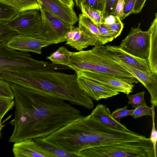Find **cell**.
<instances>
[{
	"label": "cell",
	"instance_id": "4316f807",
	"mask_svg": "<svg viewBox=\"0 0 157 157\" xmlns=\"http://www.w3.org/2000/svg\"><path fill=\"white\" fill-rule=\"evenodd\" d=\"M14 105V99L0 97V117H4Z\"/></svg>",
	"mask_w": 157,
	"mask_h": 157
},
{
	"label": "cell",
	"instance_id": "1f68e13d",
	"mask_svg": "<svg viewBox=\"0 0 157 157\" xmlns=\"http://www.w3.org/2000/svg\"><path fill=\"white\" fill-rule=\"evenodd\" d=\"M96 25L101 35L106 39L108 42L114 39L112 32L106 24L102 23Z\"/></svg>",
	"mask_w": 157,
	"mask_h": 157
},
{
	"label": "cell",
	"instance_id": "b9f144b4",
	"mask_svg": "<svg viewBox=\"0 0 157 157\" xmlns=\"http://www.w3.org/2000/svg\"></svg>",
	"mask_w": 157,
	"mask_h": 157
},
{
	"label": "cell",
	"instance_id": "f35d334b",
	"mask_svg": "<svg viewBox=\"0 0 157 157\" xmlns=\"http://www.w3.org/2000/svg\"><path fill=\"white\" fill-rule=\"evenodd\" d=\"M62 3L68 7L73 9L74 6L73 0H59Z\"/></svg>",
	"mask_w": 157,
	"mask_h": 157
},
{
	"label": "cell",
	"instance_id": "277c9868",
	"mask_svg": "<svg viewBox=\"0 0 157 157\" xmlns=\"http://www.w3.org/2000/svg\"><path fill=\"white\" fill-rule=\"evenodd\" d=\"M79 157H157L150 138L88 148Z\"/></svg>",
	"mask_w": 157,
	"mask_h": 157
},
{
	"label": "cell",
	"instance_id": "5bb4252c",
	"mask_svg": "<svg viewBox=\"0 0 157 157\" xmlns=\"http://www.w3.org/2000/svg\"><path fill=\"white\" fill-rule=\"evenodd\" d=\"M40 7L48 13L74 25L78 21V18L73 9L59 0H36Z\"/></svg>",
	"mask_w": 157,
	"mask_h": 157
},
{
	"label": "cell",
	"instance_id": "5b68a950",
	"mask_svg": "<svg viewBox=\"0 0 157 157\" xmlns=\"http://www.w3.org/2000/svg\"><path fill=\"white\" fill-rule=\"evenodd\" d=\"M64 66L53 64L33 58L28 52L8 48L6 42L0 43V70L32 72L64 70Z\"/></svg>",
	"mask_w": 157,
	"mask_h": 157
},
{
	"label": "cell",
	"instance_id": "8fae6325",
	"mask_svg": "<svg viewBox=\"0 0 157 157\" xmlns=\"http://www.w3.org/2000/svg\"><path fill=\"white\" fill-rule=\"evenodd\" d=\"M6 44L8 48L13 50L40 54L43 48L56 44L54 42L18 34L13 36Z\"/></svg>",
	"mask_w": 157,
	"mask_h": 157
},
{
	"label": "cell",
	"instance_id": "cb8c5ba5",
	"mask_svg": "<svg viewBox=\"0 0 157 157\" xmlns=\"http://www.w3.org/2000/svg\"><path fill=\"white\" fill-rule=\"evenodd\" d=\"M7 22L0 21V43L6 42L13 36L18 34L17 32L8 25Z\"/></svg>",
	"mask_w": 157,
	"mask_h": 157
},
{
	"label": "cell",
	"instance_id": "ab89813d",
	"mask_svg": "<svg viewBox=\"0 0 157 157\" xmlns=\"http://www.w3.org/2000/svg\"><path fill=\"white\" fill-rule=\"evenodd\" d=\"M3 117H0V139L1 138L2 136V131L4 127L3 125L2 122V120Z\"/></svg>",
	"mask_w": 157,
	"mask_h": 157
},
{
	"label": "cell",
	"instance_id": "e575fe53",
	"mask_svg": "<svg viewBox=\"0 0 157 157\" xmlns=\"http://www.w3.org/2000/svg\"><path fill=\"white\" fill-rule=\"evenodd\" d=\"M136 0H124L123 19L133 13L134 6Z\"/></svg>",
	"mask_w": 157,
	"mask_h": 157
},
{
	"label": "cell",
	"instance_id": "7402d4cb",
	"mask_svg": "<svg viewBox=\"0 0 157 157\" xmlns=\"http://www.w3.org/2000/svg\"><path fill=\"white\" fill-rule=\"evenodd\" d=\"M82 13L88 17L96 24L104 23V12L90 9L81 3L79 7Z\"/></svg>",
	"mask_w": 157,
	"mask_h": 157
},
{
	"label": "cell",
	"instance_id": "8d00e7d4",
	"mask_svg": "<svg viewBox=\"0 0 157 157\" xmlns=\"http://www.w3.org/2000/svg\"><path fill=\"white\" fill-rule=\"evenodd\" d=\"M124 0H118L115 8L112 14L118 17L121 21L123 19Z\"/></svg>",
	"mask_w": 157,
	"mask_h": 157
},
{
	"label": "cell",
	"instance_id": "2e32d148",
	"mask_svg": "<svg viewBox=\"0 0 157 157\" xmlns=\"http://www.w3.org/2000/svg\"><path fill=\"white\" fill-rule=\"evenodd\" d=\"M105 47L113 55L125 63L147 75L153 74L150 69L147 60L136 57L128 53L121 49L119 46L109 45Z\"/></svg>",
	"mask_w": 157,
	"mask_h": 157
},
{
	"label": "cell",
	"instance_id": "9c48e42d",
	"mask_svg": "<svg viewBox=\"0 0 157 157\" xmlns=\"http://www.w3.org/2000/svg\"><path fill=\"white\" fill-rule=\"evenodd\" d=\"M132 27L127 36L119 46L128 53L136 57L147 60L149 51L150 36L148 30L142 31L140 28Z\"/></svg>",
	"mask_w": 157,
	"mask_h": 157
},
{
	"label": "cell",
	"instance_id": "74e56055",
	"mask_svg": "<svg viewBox=\"0 0 157 157\" xmlns=\"http://www.w3.org/2000/svg\"><path fill=\"white\" fill-rule=\"evenodd\" d=\"M146 0H136L133 10V13L137 14L141 11L144 6Z\"/></svg>",
	"mask_w": 157,
	"mask_h": 157
},
{
	"label": "cell",
	"instance_id": "6da1fadb",
	"mask_svg": "<svg viewBox=\"0 0 157 157\" xmlns=\"http://www.w3.org/2000/svg\"><path fill=\"white\" fill-rule=\"evenodd\" d=\"M14 94V126L9 140L15 143L48 136L83 116L65 101L33 93L18 85L9 83Z\"/></svg>",
	"mask_w": 157,
	"mask_h": 157
},
{
	"label": "cell",
	"instance_id": "7c38bea8",
	"mask_svg": "<svg viewBox=\"0 0 157 157\" xmlns=\"http://www.w3.org/2000/svg\"><path fill=\"white\" fill-rule=\"evenodd\" d=\"M77 81L80 89L86 95L97 101L107 99L119 94V93L89 79L78 74Z\"/></svg>",
	"mask_w": 157,
	"mask_h": 157
},
{
	"label": "cell",
	"instance_id": "44dd1931",
	"mask_svg": "<svg viewBox=\"0 0 157 157\" xmlns=\"http://www.w3.org/2000/svg\"><path fill=\"white\" fill-rule=\"evenodd\" d=\"M16 8L19 12L31 9L40 10L36 0H0Z\"/></svg>",
	"mask_w": 157,
	"mask_h": 157
},
{
	"label": "cell",
	"instance_id": "ac0fdd59",
	"mask_svg": "<svg viewBox=\"0 0 157 157\" xmlns=\"http://www.w3.org/2000/svg\"><path fill=\"white\" fill-rule=\"evenodd\" d=\"M150 36L149 51L147 60L151 72L157 75V14L148 30Z\"/></svg>",
	"mask_w": 157,
	"mask_h": 157
},
{
	"label": "cell",
	"instance_id": "60d3db41",
	"mask_svg": "<svg viewBox=\"0 0 157 157\" xmlns=\"http://www.w3.org/2000/svg\"><path fill=\"white\" fill-rule=\"evenodd\" d=\"M76 6L79 7L81 3H82L84 0H74Z\"/></svg>",
	"mask_w": 157,
	"mask_h": 157
},
{
	"label": "cell",
	"instance_id": "4fadbf2b",
	"mask_svg": "<svg viewBox=\"0 0 157 157\" xmlns=\"http://www.w3.org/2000/svg\"><path fill=\"white\" fill-rule=\"evenodd\" d=\"M12 151L15 157H56L53 153L32 139L14 143Z\"/></svg>",
	"mask_w": 157,
	"mask_h": 157
},
{
	"label": "cell",
	"instance_id": "ffe728a7",
	"mask_svg": "<svg viewBox=\"0 0 157 157\" xmlns=\"http://www.w3.org/2000/svg\"><path fill=\"white\" fill-rule=\"evenodd\" d=\"M72 52L64 46L60 47L46 59L49 60L53 64L65 66L68 67L70 61Z\"/></svg>",
	"mask_w": 157,
	"mask_h": 157
},
{
	"label": "cell",
	"instance_id": "9a60e30c",
	"mask_svg": "<svg viewBox=\"0 0 157 157\" xmlns=\"http://www.w3.org/2000/svg\"><path fill=\"white\" fill-rule=\"evenodd\" d=\"M66 44L78 51L90 46L98 44L96 39L83 27L78 24L69 31L66 37Z\"/></svg>",
	"mask_w": 157,
	"mask_h": 157
},
{
	"label": "cell",
	"instance_id": "d6a6232c",
	"mask_svg": "<svg viewBox=\"0 0 157 157\" xmlns=\"http://www.w3.org/2000/svg\"><path fill=\"white\" fill-rule=\"evenodd\" d=\"M107 25L112 32L114 39L120 35L124 28L123 24L117 16L113 23Z\"/></svg>",
	"mask_w": 157,
	"mask_h": 157
},
{
	"label": "cell",
	"instance_id": "d590c367",
	"mask_svg": "<svg viewBox=\"0 0 157 157\" xmlns=\"http://www.w3.org/2000/svg\"><path fill=\"white\" fill-rule=\"evenodd\" d=\"M48 150L53 153L56 157H72L74 155L67 153L61 150L50 147L42 145Z\"/></svg>",
	"mask_w": 157,
	"mask_h": 157
},
{
	"label": "cell",
	"instance_id": "836d02e7",
	"mask_svg": "<svg viewBox=\"0 0 157 157\" xmlns=\"http://www.w3.org/2000/svg\"><path fill=\"white\" fill-rule=\"evenodd\" d=\"M118 0H106L104 15V17L112 14L114 11Z\"/></svg>",
	"mask_w": 157,
	"mask_h": 157
},
{
	"label": "cell",
	"instance_id": "30bf717a",
	"mask_svg": "<svg viewBox=\"0 0 157 157\" xmlns=\"http://www.w3.org/2000/svg\"><path fill=\"white\" fill-rule=\"evenodd\" d=\"M118 92L127 95L132 92L134 84H130L124 79L114 75L82 71L76 73Z\"/></svg>",
	"mask_w": 157,
	"mask_h": 157
},
{
	"label": "cell",
	"instance_id": "d6986e66",
	"mask_svg": "<svg viewBox=\"0 0 157 157\" xmlns=\"http://www.w3.org/2000/svg\"><path fill=\"white\" fill-rule=\"evenodd\" d=\"M78 21V24L86 29L96 39L98 44L104 45L108 43L100 32L97 25L87 15L82 13L80 14Z\"/></svg>",
	"mask_w": 157,
	"mask_h": 157
},
{
	"label": "cell",
	"instance_id": "8992f818",
	"mask_svg": "<svg viewBox=\"0 0 157 157\" xmlns=\"http://www.w3.org/2000/svg\"><path fill=\"white\" fill-rule=\"evenodd\" d=\"M96 53L111 59L133 75L146 88L150 94V102L154 107L157 105V75H148L121 61L107 50L103 45L97 44L91 49Z\"/></svg>",
	"mask_w": 157,
	"mask_h": 157
},
{
	"label": "cell",
	"instance_id": "7a4b0ae2",
	"mask_svg": "<svg viewBox=\"0 0 157 157\" xmlns=\"http://www.w3.org/2000/svg\"><path fill=\"white\" fill-rule=\"evenodd\" d=\"M0 78L23 87L33 94L67 101L89 109L94 107L92 99L80 88L76 74H67L57 71L1 70Z\"/></svg>",
	"mask_w": 157,
	"mask_h": 157
},
{
	"label": "cell",
	"instance_id": "83f0119b",
	"mask_svg": "<svg viewBox=\"0 0 157 157\" xmlns=\"http://www.w3.org/2000/svg\"><path fill=\"white\" fill-rule=\"evenodd\" d=\"M106 0H84L82 3L89 8L104 12Z\"/></svg>",
	"mask_w": 157,
	"mask_h": 157
},
{
	"label": "cell",
	"instance_id": "d4e9b609",
	"mask_svg": "<svg viewBox=\"0 0 157 157\" xmlns=\"http://www.w3.org/2000/svg\"><path fill=\"white\" fill-rule=\"evenodd\" d=\"M145 92L143 91L136 94L128 95V104L135 109L140 106L147 105L145 99Z\"/></svg>",
	"mask_w": 157,
	"mask_h": 157
},
{
	"label": "cell",
	"instance_id": "52a82bcc",
	"mask_svg": "<svg viewBox=\"0 0 157 157\" xmlns=\"http://www.w3.org/2000/svg\"><path fill=\"white\" fill-rule=\"evenodd\" d=\"M7 23L18 34L32 37L40 38L42 30L40 10L31 9L20 12Z\"/></svg>",
	"mask_w": 157,
	"mask_h": 157
},
{
	"label": "cell",
	"instance_id": "484cf974",
	"mask_svg": "<svg viewBox=\"0 0 157 157\" xmlns=\"http://www.w3.org/2000/svg\"><path fill=\"white\" fill-rule=\"evenodd\" d=\"M0 97L14 99V94L9 83L0 78Z\"/></svg>",
	"mask_w": 157,
	"mask_h": 157
},
{
	"label": "cell",
	"instance_id": "f1b7e54d",
	"mask_svg": "<svg viewBox=\"0 0 157 157\" xmlns=\"http://www.w3.org/2000/svg\"><path fill=\"white\" fill-rule=\"evenodd\" d=\"M127 107V105L121 108H117L111 113L112 116L117 121L120 122L121 119L130 116L133 112L134 109H128Z\"/></svg>",
	"mask_w": 157,
	"mask_h": 157
},
{
	"label": "cell",
	"instance_id": "603a6c76",
	"mask_svg": "<svg viewBox=\"0 0 157 157\" xmlns=\"http://www.w3.org/2000/svg\"><path fill=\"white\" fill-rule=\"evenodd\" d=\"M19 13L18 10L15 8L0 1V21L8 22Z\"/></svg>",
	"mask_w": 157,
	"mask_h": 157
},
{
	"label": "cell",
	"instance_id": "e0dca14e",
	"mask_svg": "<svg viewBox=\"0 0 157 157\" xmlns=\"http://www.w3.org/2000/svg\"><path fill=\"white\" fill-rule=\"evenodd\" d=\"M90 114L98 120L113 128L128 132H132L115 120L112 116L109 108L104 105H97Z\"/></svg>",
	"mask_w": 157,
	"mask_h": 157
},
{
	"label": "cell",
	"instance_id": "ba28073f",
	"mask_svg": "<svg viewBox=\"0 0 157 157\" xmlns=\"http://www.w3.org/2000/svg\"><path fill=\"white\" fill-rule=\"evenodd\" d=\"M42 30L40 38L56 44L65 41L67 33L75 27L40 7Z\"/></svg>",
	"mask_w": 157,
	"mask_h": 157
},
{
	"label": "cell",
	"instance_id": "3957f363",
	"mask_svg": "<svg viewBox=\"0 0 157 157\" xmlns=\"http://www.w3.org/2000/svg\"><path fill=\"white\" fill-rule=\"evenodd\" d=\"M68 67L75 73L86 71L107 73L122 78L130 84L138 82L133 75L118 64L91 50L72 52Z\"/></svg>",
	"mask_w": 157,
	"mask_h": 157
},
{
	"label": "cell",
	"instance_id": "f546056e",
	"mask_svg": "<svg viewBox=\"0 0 157 157\" xmlns=\"http://www.w3.org/2000/svg\"><path fill=\"white\" fill-rule=\"evenodd\" d=\"M151 115V107L146 105L140 106L135 108L130 116L135 119H137L144 116Z\"/></svg>",
	"mask_w": 157,
	"mask_h": 157
},
{
	"label": "cell",
	"instance_id": "4dcf8cb0",
	"mask_svg": "<svg viewBox=\"0 0 157 157\" xmlns=\"http://www.w3.org/2000/svg\"><path fill=\"white\" fill-rule=\"evenodd\" d=\"M151 115L152 121V126L150 137L149 138L152 143L154 149L155 153L157 156L156 144L157 141V132L155 128V109L154 105L151 107Z\"/></svg>",
	"mask_w": 157,
	"mask_h": 157
}]
</instances>
